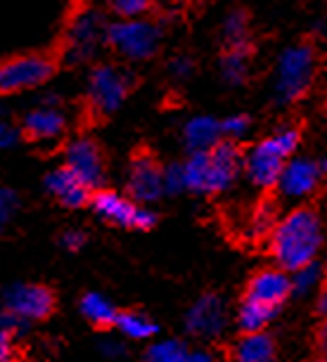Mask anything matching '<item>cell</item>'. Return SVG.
<instances>
[{
  "mask_svg": "<svg viewBox=\"0 0 327 362\" xmlns=\"http://www.w3.org/2000/svg\"><path fill=\"white\" fill-rule=\"evenodd\" d=\"M135 86V76L117 64H95L88 74L86 105L95 119H109L124 105Z\"/></svg>",
  "mask_w": 327,
  "mask_h": 362,
  "instance_id": "cell-5",
  "label": "cell"
},
{
  "mask_svg": "<svg viewBox=\"0 0 327 362\" xmlns=\"http://www.w3.org/2000/svg\"><path fill=\"white\" fill-rule=\"evenodd\" d=\"M81 313H84L86 320L95 329H102V332L117 327V320H119V310L114 308L105 296H100V293H86V296L81 298Z\"/></svg>",
  "mask_w": 327,
  "mask_h": 362,
  "instance_id": "cell-21",
  "label": "cell"
},
{
  "mask_svg": "<svg viewBox=\"0 0 327 362\" xmlns=\"http://www.w3.org/2000/svg\"><path fill=\"white\" fill-rule=\"evenodd\" d=\"M117 327L131 339H149L156 332V325L138 310H119Z\"/></svg>",
  "mask_w": 327,
  "mask_h": 362,
  "instance_id": "cell-23",
  "label": "cell"
},
{
  "mask_svg": "<svg viewBox=\"0 0 327 362\" xmlns=\"http://www.w3.org/2000/svg\"><path fill=\"white\" fill-rule=\"evenodd\" d=\"M164 173L166 166L156 159V154L149 147H138L131 154L128 163V177H126V194L138 204L156 202L166 192L164 187Z\"/></svg>",
  "mask_w": 327,
  "mask_h": 362,
  "instance_id": "cell-11",
  "label": "cell"
},
{
  "mask_svg": "<svg viewBox=\"0 0 327 362\" xmlns=\"http://www.w3.org/2000/svg\"><path fill=\"white\" fill-rule=\"evenodd\" d=\"M19 138H22V131H19L17 126L8 124V121H0V149L15 147Z\"/></svg>",
  "mask_w": 327,
  "mask_h": 362,
  "instance_id": "cell-31",
  "label": "cell"
},
{
  "mask_svg": "<svg viewBox=\"0 0 327 362\" xmlns=\"http://www.w3.org/2000/svg\"><path fill=\"white\" fill-rule=\"evenodd\" d=\"M3 116H5V107H3V102H0V121H3Z\"/></svg>",
  "mask_w": 327,
  "mask_h": 362,
  "instance_id": "cell-36",
  "label": "cell"
},
{
  "mask_svg": "<svg viewBox=\"0 0 327 362\" xmlns=\"http://www.w3.org/2000/svg\"><path fill=\"white\" fill-rule=\"evenodd\" d=\"M117 19H138L152 10V0H107Z\"/></svg>",
  "mask_w": 327,
  "mask_h": 362,
  "instance_id": "cell-26",
  "label": "cell"
},
{
  "mask_svg": "<svg viewBox=\"0 0 327 362\" xmlns=\"http://www.w3.org/2000/svg\"><path fill=\"white\" fill-rule=\"evenodd\" d=\"M249 50H223L221 52V78L226 81L228 86L240 88L249 81V59H251Z\"/></svg>",
  "mask_w": 327,
  "mask_h": 362,
  "instance_id": "cell-22",
  "label": "cell"
},
{
  "mask_svg": "<svg viewBox=\"0 0 327 362\" xmlns=\"http://www.w3.org/2000/svg\"><path fill=\"white\" fill-rule=\"evenodd\" d=\"M64 166H69L86 187L93 192L105 189L107 182V159L102 152L100 142L81 135V138L71 140L64 149Z\"/></svg>",
  "mask_w": 327,
  "mask_h": 362,
  "instance_id": "cell-12",
  "label": "cell"
},
{
  "mask_svg": "<svg viewBox=\"0 0 327 362\" xmlns=\"http://www.w3.org/2000/svg\"><path fill=\"white\" fill-rule=\"evenodd\" d=\"M313 74H316V50L309 43L287 47L277 59V102L292 105V102L302 100L311 90Z\"/></svg>",
  "mask_w": 327,
  "mask_h": 362,
  "instance_id": "cell-7",
  "label": "cell"
},
{
  "mask_svg": "<svg viewBox=\"0 0 327 362\" xmlns=\"http://www.w3.org/2000/svg\"><path fill=\"white\" fill-rule=\"evenodd\" d=\"M93 211L98 214L102 221L119 225V228L126 230H152L156 225V216L152 211H147L142 204L133 202L131 197H124L114 189H98L93 192L91 199Z\"/></svg>",
  "mask_w": 327,
  "mask_h": 362,
  "instance_id": "cell-10",
  "label": "cell"
},
{
  "mask_svg": "<svg viewBox=\"0 0 327 362\" xmlns=\"http://www.w3.org/2000/svg\"><path fill=\"white\" fill-rule=\"evenodd\" d=\"M323 173H325V175H327V159H325V161H323Z\"/></svg>",
  "mask_w": 327,
  "mask_h": 362,
  "instance_id": "cell-37",
  "label": "cell"
},
{
  "mask_svg": "<svg viewBox=\"0 0 327 362\" xmlns=\"http://www.w3.org/2000/svg\"><path fill=\"white\" fill-rule=\"evenodd\" d=\"M107 26L105 15L93 8L79 12L64 33L62 57L67 64H86L95 59L102 45H107Z\"/></svg>",
  "mask_w": 327,
  "mask_h": 362,
  "instance_id": "cell-9",
  "label": "cell"
},
{
  "mask_svg": "<svg viewBox=\"0 0 327 362\" xmlns=\"http://www.w3.org/2000/svg\"><path fill=\"white\" fill-rule=\"evenodd\" d=\"M320 175H323V166H318L316 161L297 159V161L287 163L277 189H280L282 194H289V197L313 194L320 185Z\"/></svg>",
  "mask_w": 327,
  "mask_h": 362,
  "instance_id": "cell-17",
  "label": "cell"
},
{
  "mask_svg": "<svg viewBox=\"0 0 327 362\" xmlns=\"http://www.w3.org/2000/svg\"><path fill=\"white\" fill-rule=\"evenodd\" d=\"M221 128H223V138H233L235 140L237 135H242L249 128V116H244V114L230 116V119L221 121Z\"/></svg>",
  "mask_w": 327,
  "mask_h": 362,
  "instance_id": "cell-30",
  "label": "cell"
},
{
  "mask_svg": "<svg viewBox=\"0 0 327 362\" xmlns=\"http://www.w3.org/2000/svg\"><path fill=\"white\" fill-rule=\"evenodd\" d=\"M304 362H327V320H318L309 337V355Z\"/></svg>",
  "mask_w": 327,
  "mask_h": 362,
  "instance_id": "cell-25",
  "label": "cell"
},
{
  "mask_svg": "<svg viewBox=\"0 0 327 362\" xmlns=\"http://www.w3.org/2000/svg\"><path fill=\"white\" fill-rule=\"evenodd\" d=\"M17 209H19V197L12 192V189L0 187V232L5 230V225H8L12 218H15Z\"/></svg>",
  "mask_w": 327,
  "mask_h": 362,
  "instance_id": "cell-28",
  "label": "cell"
},
{
  "mask_svg": "<svg viewBox=\"0 0 327 362\" xmlns=\"http://www.w3.org/2000/svg\"><path fill=\"white\" fill-rule=\"evenodd\" d=\"M22 138L29 142H50L62 138L67 131V116L59 107L36 105L22 121Z\"/></svg>",
  "mask_w": 327,
  "mask_h": 362,
  "instance_id": "cell-14",
  "label": "cell"
},
{
  "mask_svg": "<svg viewBox=\"0 0 327 362\" xmlns=\"http://www.w3.org/2000/svg\"><path fill=\"white\" fill-rule=\"evenodd\" d=\"M57 308V296L45 284H17L5 293V310L22 320H47Z\"/></svg>",
  "mask_w": 327,
  "mask_h": 362,
  "instance_id": "cell-13",
  "label": "cell"
},
{
  "mask_svg": "<svg viewBox=\"0 0 327 362\" xmlns=\"http://www.w3.org/2000/svg\"><path fill=\"white\" fill-rule=\"evenodd\" d=\"M292 291L294 284L280 268H270V265L256 268L247 277L240 293V313H237L240 334L263 332L265 325L280 313Z\"/></svg>",
  "mask_w": 327,
  "mask_h": 362,
  "instance_id": "cell-2",
  "label": "cell"
},
{
  "mask_svg": "<svg viewBox=\"0 0 327 362\" xmlns=\"http://www.w3.org/2000/svg\"><path fill=\"white\" fill-rule=\"evenodd\" d=\"M299 142H302V126H287L258 142L244 161L249 180L261 189H275Z\"/></svg>",
  "mask_w": 327,
  "mask_h": 362,
  "instance_id": "cell-4",
  "label": "cell"
},
{
  "mask_svg": "<svg viewBox=\"0 0 327 362\" xmlns=\"http://www.w3.org/2000/svg\"><path fill=\"white\" fill-rule=\"evenodd\" d=\"M221 325H223V305L214 293H207L204 298H200V303L188 315V329L193 334H200V337H211V334L221 329Z\"/></svg>",
  "mask_w": 327,
  "mask_h": 362,
  "instance_id": "cell-19",
  "label": "cell"
},
{
  "mask_svg": "<svg viewBox=\"0 0 327 362\" xmlns=\"http://www.w3.org/2000/svg\"><path fill=\"white\" fill-rule=\"evenodd\" d=\"M221 140H223L221 121L211 119V116H195V119H190L185 128H183V142H185L190 154L209 152V149Z\"/></svg>",
  "mask_w": 327,
  "mask_h": 362,
  "instance_id": "cell-18",
  "label": "cell"
},
{
  "mask_svg": "<svg viewBox=\"0 0 327 362\" xmlns=\"http://www.w3.org/2000/svg\"><path fill=\"white\" fill-rule=\"evenodd\" d=\"M161 36V26L145 17L114 19L107 26V47H112L128 62H145V59H152L159 50Z\"/></svg>",
  "mask_w": 327,
  "mask_h": 362,
  "instance_id": "cell-6",
  "label": "cell"
},
{
  "mask_svg": "<svg viewBox=\"0 0 327 362\" xmlns=\"http://www.w3.org/2000/svg\"><path fill=\"white\" fill-rule=\"evenodd\" d=\"M57 71V62L47 54H15L0 62V98L45 86Z\"/></svg>",
  "mask_w": 327,
  "mask_h": 362,
  "instance_id": "cell-8",
  "label": "cell"
},
{
  "mask_svg": "<svg viewBox=\"0 0 327 362\" xmlns=\"http://www.w3.org/2000/svg\"><path fill=\"white\" fill-rule=\"evenodd\" d=\"M226 362H277L275 341L268 334H242L240 341L223 348Z\"/></svg>",
  "mask_w": 327,
  "mask_h": 362,
  "instance_id": "cell-16",
  "label": "cell"
},
{
  "mask_svg": "<svg viewBox=\"0 0 327 362\" xmlns=\"http://www.w3.org/2000/svg\"><path fill=\"white\" fill-rule=\"evenodd\" d=\"M62 244L69 251H79L86 244V235L81 230H67L62 235Z\"/></svg>",
  "mask_w": 327,
  "mask_h": 362,
  "instance_id": "cell-34",
  "label": "cell"
},
{
  "mask_svg": "<svg viewBox=\"0 0 327 362\" xmlns=\"http://www.w3.org/2000/svg\"><path fill=\"white\" fill-rule=\"evenodd\" d=\"M15 334L0 329V362H15Z\"/></svg>",
  "mask_w": 327,
  "mask_h": 362,
  "instance_id": "cell-32",
  "label": "cell"
},
{
  "mask_svg": "<svg viewBox=\"0 0 327 362\" xmlns=\"http://www.w3.org/2000/svg\"><path fill=\"white\" fill-rule=\"evenodd\" d=\"M45 189L50 192L67 209H81V206H91L93 199V189L86 187L79 180L76 173L69 166H57L45 175Z\"/></svg>",
  "mask_w": 327,
  "mask_h": 362,
  "instance_id": "cell-15",
  "label": "cell"
},
{
  "mask_svg": "<svg viewBox=\"0 0 327 362\" xmlns=\"http://www.w3.org/2000/svg\"><path fill=\"white\" fill-rule=\"evenodd\" d=\"M221 40L223 50H249L254 52V40H251V22L244 10H230L221 24Z\"/></svg>",
  "mask_w": 327,
  "mask_h": 362,
  "instance_id": "cell-20",
  "label": "cell"
},
{
  "mask_svg": "<svg viewBox=\"0 0 327 362\" xmlns=\"http://www.w3.org/2000/svg\"><path fill=\"white\" fill-rule=\"evenodd\" d=\"M316 317L320 320H327V268L323 272V282H320V289H318V298H316Z\"/></svg>",
  "mask_w": 327,
  "mask_h": 362,
  "instance_id": "cell-33",
  "label": "cell"
},
{
  "mask_svg": "<svg viewBox=\"0 0 327 362\" xmlns=\"http://www.w3.org/2000/svg\"><path fill=\"white\" fill-rule=\"evenodd\" d=\"M166 69H168V74H171V78L185 81V78H190L195 74V59L190 57V54L180 52V54H176V57L168 59Z\"/></svg>",
  "mask_w": 327,
  "mask_h": 362,
  "instance_id": "cell-27",
  "label": "cell"
},
{
  "mask_svg": "<svg viewBox=\"0 0 327 362\" xmlns=\"http://www.w3.org/2000/svg\"><path fill=\"white\" fill-rule=\"evenodd\" d=\"M188 348L180 341H166V344H156L147 351L142 362H185Z\"/></svg>",
  "mask_w": 327,
  "mask_h": 362,
  "instance_id": "cell-24",
  "label": "cell"
},
{
  "mask_svg": "<svg viewBox=\"0 0 327 362\" xmlns=\"http://www.w3.org/2000/svg\"><path fill=\"white\" fill-rule=\"evenodd\" d=\"M185 362H226V358L218 360V358H214V355H209V353H190Z\"/></svg>",
  "mask_w": 327,
  "mask_h": 362,
  "instance_id": "cell-35",
  "label": "cell"
},
{
  "mask_svg": "<svg viewBox=\"0 0 327 362\" xmlns=\"http://www.w3.org/2000/svg\"><path fill=\"white\" fill-rule=\"evenodd\" d=\"M247 161V147L233 138H223L209 152L190 154L183 161L185 189L195 194H218L228 189Z\"/></svg>",
  "mask_w": 327,
  "mask_h": 362,
  "instance_id": "cell-3",
  "label": "cell"
},
{
  "mask_svg": "<svg viewBox=\"0 0 327 362\" xmlns=\"http://www.w3.org/2000/svg\"><path fill=\"white\" fill-rule=\"evenodd\" d=\"M320 244H323V230L316 204H302L277 223L263 254L280 270L302 272L313 263Z\"/></svg>",
  "mask_w": 327,
  "mask_h": 362,
  "instance_id": "cell-1",
  "label": "cell"
},
{
  "mask_svg": "<svg viewBox=\"0 0 327 362\" xmlns=\"http://www.w3.org/2000/svg\"><path fill=\"white\" fill-rule=\"evenodd\" d=\"M164 187H166V194H178L185 189L183 163H171V166H166V173H164Z\"/></svg>",
  "mask_w": 327,
  "mask_h": 362,
  "instance_id": "cell-29",
  "label": "cell"
}]
</instances>
